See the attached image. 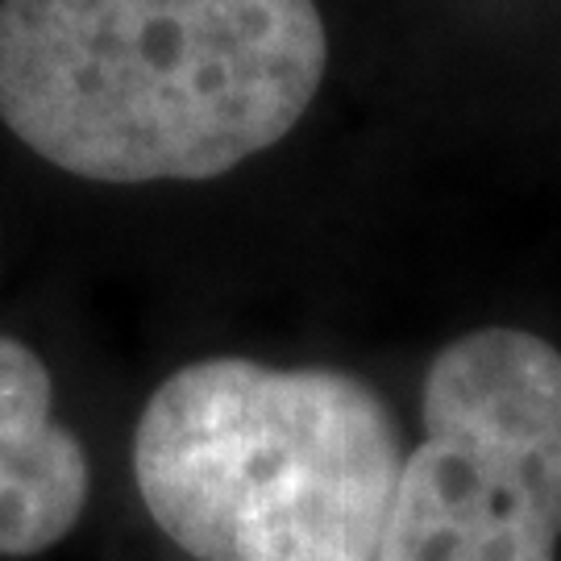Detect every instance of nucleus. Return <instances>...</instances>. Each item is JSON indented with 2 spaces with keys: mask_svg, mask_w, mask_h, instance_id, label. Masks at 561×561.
<instances>
[{
  "mask_svg": "<svg viewBox=\"0 0 561 561\" xmlns=\"http://www.w3.org/2000/svg\"><path fill=\"white\" fill-rule=\"evenodd\" d=\"M317 0H0V121L92 183L217 180L317 101Z\"/></svg>",
  "mask_w": 561,
  "mask_h": 561,
  "instance_id": "obj_1",
  "label": "nucleus"
},
{
  "mask_svg": "<svg viewBox=\"0 0 561 561\" xmlns=\"http://www.w3.org/2000/svg\"><path fill=\"white\" fill-rule=\"evenodd\" d=\"M400 470L391 408L329 366L192 362L134 433L141 503L196 561H379Z\"/></svg>",
  "mask_w": 561,
  "mask_h": 561,
  "instance_id": "obj_2",
  "label": "nucleus"
},
{
  "mask_svg": "<svg viewBox=\"0 0 561 561\" xmlns=\"http://www.w3.org/2000/svg\"><path fill=\"white\" fill-rule=\"evenodd\" d=\"M421 421L379 561H558V350L507 324L449 341L428 362Z\"/></svg>",
  "mask_w": 561,
  "mask_h": 561,
  "instance_id": "obj_3",
  "label": "nucleus"
},
{
  "mask_svg": "<svg viewBox=\"0 0 561 561\" xmlns=\"http://www.w3.org/2000/svg\"><path fill=\"white\" fill-rule=\"evenodd\" d=\"M92 466L55 416V382L18 337H0V558L59 545L88 507Z\"/></svg>",
  "mask_w": 561,
  "mask_h": 561,
  "instance_id": "obj_4",
  "label": "nucleus"
}]
</instances>
